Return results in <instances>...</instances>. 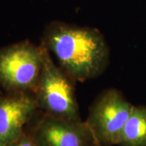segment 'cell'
Wrapping results in <instances>:
<instances>
[{"mask_svg":"<svg viewBox=\"0 0 146 146\" xmlns=\"http://www.w3.org/2000/svg\"><path fill=\"white\" fill-rule=\"evenodd\" d=\"M42 44L75 81L97 78L109 65V46L95 28L53 21L45 29Z\"/></svg>","mask_w":146,"mask_h":146,"instance_id":"1","label":"cell"},{"mask_svg":"<svg viewBox=\"0 0 146 146\" xmlns=\"http://www.w3.org/2000/svg\"><path fill=\"white\" fill-rule=\"evenodd\" d=\"M75 80L53 60L46 48L42 73L34 97L39 110L55 118L82 121Z\"/></svg>","mask_w":146,"mask_h":146,"instance_id":"2","label":"cell"},{"mask_svg":"<svg viewBox=\"0 0 146 146\" xmlns=\"http://www.w3.org/2000/svg\"><path fill=\"white\" fill-rule=\"evenodd\" d=\"M46 47L23 41L0 48V86L6 92L34 94Z\"/></svg>","mask_w":146,"mask_h":146,"instance_id":"3","label":"cell"},{"mask_svg":"<svg viewBox=\"0 0 146 146\" xmlns=\"http://www.w3.org/2000/svg\"><path fill=\"white\" fill-rule=\"evenodd\" d=\"M134 106L115 89H108L96 98L85 120L98 146L118 145L120 135Z\"/></svg>","mask_w":146,"mask_h":146,"instance_id":"4","label":"cell"},{"mask_svg":"<svg viewBox=\"0 0 146 146\" xmlns=\"http://www.w3.org/2000/svg\"><path fill=\"white\" fill-rule=\"evenodd\" d=\"M34 120L25 131L38 146H98L85 121L58 119L43 112Z\"/></svg>","mask_w":146,"mask_h":146,"instance_id":"5","label":"cell"},{"mask_svg":"<svg viewBox=\"0 0 146 146\" xmlns=\"http://www.w3.org/2000/svg\"><path fill=\"white\" fill-rule=\"evenodd\" d=\"M38 110L33 94L0 93V141L7 145L22 136Z\"/></svg>","mask_w":146,"mask_h":146,"instance_id":"6","label":"cell"},{"mask_svg":"<svg viewBox=\"0 0 146 146\" xmlns=\"http://www.w3.org/2000/svg\"><path fill=\"white\" fill-rule=\"evenodd\" d=\"M119 146H146V106H134L123 127Z\"/></svg>","mask_w":146,"mask_h":146,"instance_id":"7","label":"cell"},{"mask_svg":"<svg viewBox=\"0 0 146 146\" xmlns=\"http://www.w3.org/2000/svg\"><path fill=\"white\" fill-rule=\"evenodd\" d=\"M6 146H38L28 132H25L15 141L8 143Z\"/></svg>","mask_w":146,"mask_h":146,"instance_id":"8","label":"cell"},{"mask_svg":"<svg viewBox=\"0 0 146 146\" xmlns=\"http://www.w3.org/2000/svg\"><path fill=\"white\" fill-rule=\"evenodd\" d=\"M0 146H6V145L3 144V142H2V141H0Z\"/></svg>","mask_w":146,"mask_h":146,"instance_id":"9","label":"cell"}]
</instances>
